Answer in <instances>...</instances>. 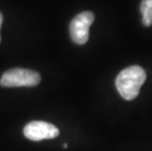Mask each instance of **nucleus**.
<instances>
[{
  "mask_svg": "<svg viewBox=\"0 0 152 151\" xmlns=\"http://www.w3.org/2000/svg\"><path fill=\"white\" fill-rule=\"evenodd\" d=\"M94 21V15L89 11L77 15L70 24V35L73 41L83 45L87 42L89 37V28Z\"/></svg>",
  "mask_w": 152,
  "mask_h": 151,
  "instance_id": "3",
  "label": "nucleus"
},
{
  "mask_svg": "<svg viewBox=\"0 0 152 151\" xmlns=\"http://www.w3.org/2000/svg\"><path fill=\"white\" fill-rule=\"evenodd\" d=\"M2 23H3V16L1 14V12H0V28H1ZM0 41H1V36H0Z\"/></svg>",
  "mask_w": 152,
  "mask_h": 151,
  "instance_id": "6",
  "label": "nucleus"
},
{
  "mask_svg": "<svg viewBox=\"0 0 152 151\" xmlns=\"http://www.w3.org/2000/svg\"><path fill=\"white\" fill-rule=\"evenodd\" d=\"M67 147H68V144L65 143V144H64V148H67Z\"/></svg>",
  "mask_w": 152,
  "mask_h": 151,
  "instance_id": "7",
  "label": "nucleus"
},
{
  "mask_svg": "<svg viewBox=\"0 0 152 151\" xmlns=\"http://www.w3.org/2000/svg\"><path fill=\"white\" fill-rule=\"evenodd\" d=\"M146 80L145 71L140 66H131L122 71L116 79V88L126 100H134Z\"/></svg>",
  "mask_w": 152,
  "mask_h": 151,
  "instance_id": "1",
  "label": "nucleus"
},
{
  "mask_svg": "<svg viewBox=\"0 0 152 151\" xmlns=\"http://www.w3.org/2000/svg\"><path fill=\"white\" fill-rule=\"evenodd\" d=\"M25 136L33 141L55 139L59 136V130L52 124L43 121H34L24 128Z\"/></svg>",
  "mask_w": 152,
  "mask_h": 151,
  "instance_id": "4",
  "label": "nucleus"
},
{
  "mask_svg": "<svg viewBox=\"0 0 152 151\" xmlns=\"http://www.w3.org/2000/svg\"><path fill=\"white\" fill-rule=\"evenodd\" d=\"M40 82L39 74L27 69H12L5 72L0 79V85L5 88L35 86Z\"/></svg>",
  "mask_w": 152,
  "mask_h": 151,
  "instance_id": "2",
  "label": "nucleus"
},
{
  "mask_svg": "<svg viewBox=\"0 0 152 151\" xmlns=\"http://www.w3.org/2000/svg\"><path fill=\"white\" fill-rule=\"evenodd\" d=\"M140 12L142 23L145 27H150L152 25V0H141Z\"/></svg>",
  "mask_w": 152,
  "mask_h": 151,
  "instance_id": "5",
  "label": "nucleus"
}]
</instances>
